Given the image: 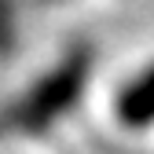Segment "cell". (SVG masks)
I'll return each mask as SVG.
<instances>
[{
	"instance_id": "cell-1",
	"label": "cell",
	"mask_w": 154,
	"mask_h": 154,
	"mask_svg": "<svg viewBox=\"0 0 154 154\" xmlns=\"http://www.w3.org/2000/svg\"><path fill=\"white\" fill-rule=\"evenodd\" d=\"M92 81V51L70 48L51 66H44L33 81L8 99L0 114V136H48L63 118L77 110Z\"/></svg>"
},
{
	"instance_id": "cell-2",
	"label": "cell",
	"mask_w": 154,
	"mask_h": 154,
	"mask_svg": "<svg viewBox=\"0 0 154 154\" xmlns=\"http://www.w3.org/2000/svg\"><path fill=\"white\" fill-rule=\"evenodd\" d=\"M110 121L125 136H154V59L132 66L114 85Z\"/></svg>"
}]
</instances>
